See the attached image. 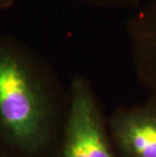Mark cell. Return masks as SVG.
<instances>
[{
	"label": "cell",
	"mask_w": 156,
	"mask_h": 157,
	"mask_svg": "<svg viewBox=\"0 0 156 157\" xmlns=\"http://www.w3.org/2000/svg\"><path fill=\"white\" fill-rule=\"evenodd\" d=\"M73 1L95 8L135 9L141 8L151 0H73Z\"/></svg>",
	"instance_id": "5"
},
{
	"label": "cell",
	"mask_w": 156,
	"mask_h": 157,
	"mask_svg": "<svg viewBox=\"0 0 156 157\" xmlns=\"http://www.w3.org/2000/svg\"><path fill=\"white\" fill-rule=\"evenodd\" d=\"M56 157H116L90 83L73 76Z\"/></svg>",
	"instance_id": "2"
},
{
	"label": "cell",
	"mask_w": 156,
	"mask_h": 157,
	"mask_svg": "<svg viewBox=\"0 0 156 157\" xmlns=\"http://www.w3.org/2000/svg\"><path fill=\"white\" fill-rule=\"evenodd\" d=\"M66 113L49 62L22 40L0 35V154L53 157Z\"/></svg>",
	"instance_id": "1"
},
{
	"label": "cell",
	"mask_w": 156,
	"mask_h": 157,
	"mask_svg": "<svg viewBox=\"0 0 156 157\" xmlns=\"http://www.w3.org/2000/svg\"><path fill=\"white\" fill-rule=\"evenodd\" d=\"M112 139L125 157H156V108L148 105L112 117Z\"/></svg>",
	"instance_id": "4"
},
{
	"label": "cell",
	"mask_w": 156,
	"mask_h": 157,
	"mask_svg": "<svg viewBox=\"0 0 156 157\" xmlns=\"http://www.w3.org/2000/svg\"><path fill=\"white\" fill-rule=\"evenodd\" d=\"M126 29L136 74L149 92L150 105L156 108V0L139 8Z\"/></svg>",
	"instance_id": "3"
},
{
	"label": "cell",
	"mask_w": 156,
	"mask_h": 157,
	"mask_svg": "<svg viewBox=\"0 0 156 157\" xmlns=\"http://www.w3.org/2000/svg\"><path fill=\"white\" fill-rule=\"evenodd\" d=\"M15 0H0V11L6 10L14 4Z\"/></svg>",
	"instance_id": "6"
}]
</instances>
